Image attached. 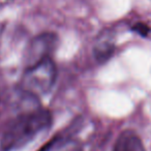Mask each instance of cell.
<instances>
[{"instance_id":"7a4b0ae2","label":"cell","mask_w":151,"mask_h":151,"mask_svg":"<svg viewBox=\"0 0 151 151\" xmlns=\"http://www.w3.org/2000/svg\"><path fill=\"white\" fill-rule=\"evenodd\" d=\"M57 78V69L52 57L27 66L22 76L20 87L32 96H42L53 89Z\"/></svg>"},{"instance_id":"277c9868","label":"cell","mask_w":151,"mask_h":151,"mask_svg":"<svg viewBox=\"0 0 151 151\" xmlns=\"http://www.w3.org/2000/svg\"><path fill=\"white\" fill-rule=\"evenodd\" d=\"M113 151H145V147L136 132L124 130L116 140Z\"/></svg>"},{"instance_id":"8992f818","label":"cell","mask_w":151,"mask_h":151,"mask_svg":"<svg viewBox=\"0 0 151 151\" xmlns=\"http://www.w3.org/2000/svg\"><path fill=\"white\" fill-rule=\"evenodd\" d=\"M134 32H137L138 34L142 36H147L149 33H150V28H149L148 25H146L145 23H137L132 26V28Z\"/></svg>"},{"instance_id":"52a82bcc","label":"cell","mask_w":151,"mask_h":151,"mask_svg":"<svg viewBox=\"0 0 151 151\" xmlns=\"http://www.w3.org/2000/svg\"><path fill=\"white\" fill-rule=\"evenodd\" d=\"M73 151H81V150H78V149H76V150H73Z\"/></svg>"},{"instance_id":"3957f363","label":"cell","mask_w":151,"mask_h":151,"mask_svg":"<svg viewBox=\"0 0 151 151\" xmlns=\"http://www.w3.org/2000/svg\"><path fill=\"white\" fill-rule=\"evenodd\" d=\"M58 46V37L53 32H44L31 40L26 50V67L52 57Z\"/></svg>"},{"instance_id":"5b68a950","label":"cell","mask_w":151,"mask_h":151,"mask_svg":"<svg viewBox=\"0 0 151 151\" xmlns=\"http://www.w3.org/2000/svg\"><path fill=\"white\" fill-rule=\"evenodd\" d=\"M115 45L109 40H101L94 46L93 54L99 62L104 63L108 61L114 54Z\"/></svg>"},{"instance_id":"6da1fadb","label":"cell","mask_w":151,"mask_h":151,"mask_svg":"<svg viewBox=\"0 0 151 151\" xmlns=\"http://www.w3.org/2000/svg\"><path fill=\"white\" fill-rule=\"evenodd\" d=\"M52 115L46 109H35L12 118L2 130L0 148L12 151L25 146L38 134L50 128Z\"/></svg>"}]
</instances>
